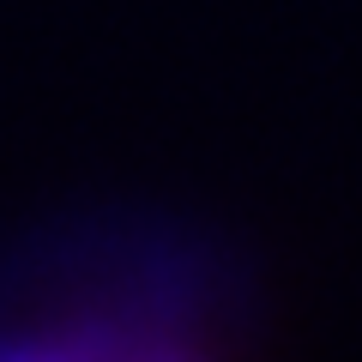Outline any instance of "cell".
I'll return each instance as SVG.
<instances>
[{"label":"cell","mask_w":362,"mask_h":362,"mask_svg":"<svg viewBox=\"0 0 362 362\" xmlns=\"http://www.w3.org/2000/svg\"><path fill=\"white\" fill-rule=\"evenodd\" d=\"M0 362H199V356L169 332L97 314V320H66L49 332L13 338V344H0Z\"/></svg>","instance_id":"1"}]
</instances>
